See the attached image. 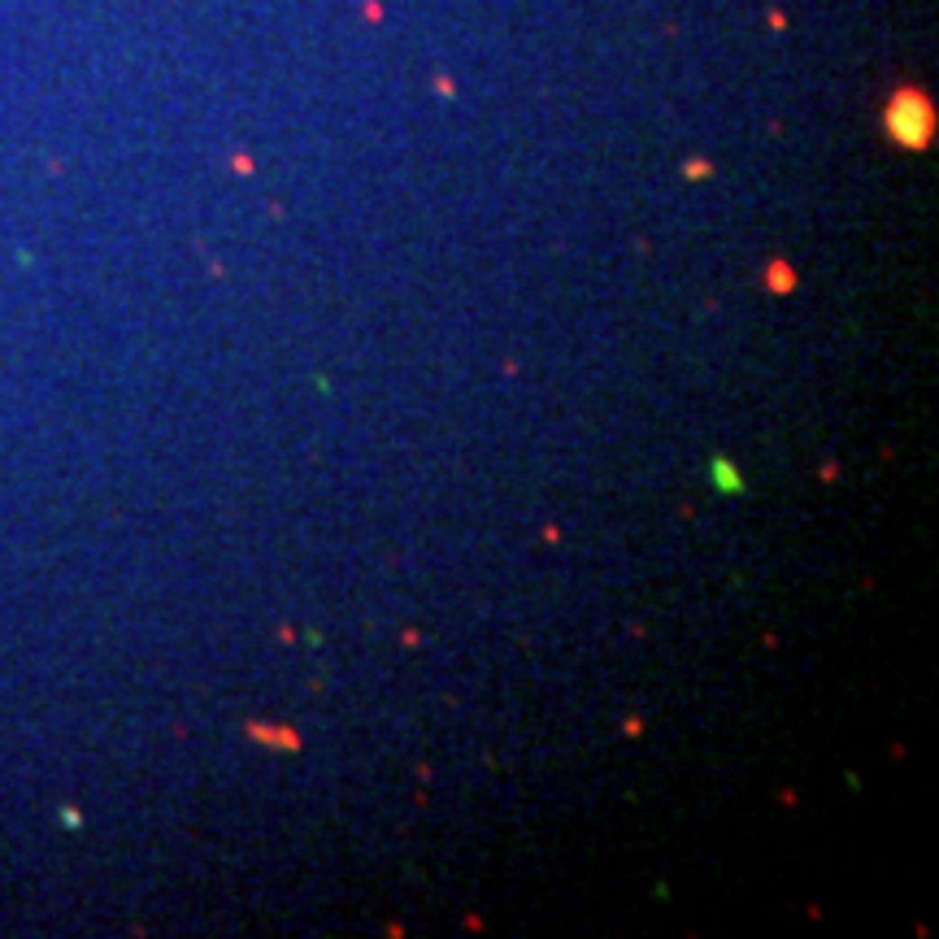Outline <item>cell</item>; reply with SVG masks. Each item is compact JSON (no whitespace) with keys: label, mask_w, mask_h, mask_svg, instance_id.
<instances>
[{"label":"cell","mask_w":939,"mask_h":939,"mask_svg":"<svg viewBox=\"0 0 939 939\" xmlns=\"http://www.w3.org/2000/svg\"><path fill=\"white\" fill-rule=\"evenodd\" d=\"M888 118H891V135H896L900 144L922 149V144L931 140V109H926V100H917L914 92H905V96L896 100Z\"/></svg>","instance_id":"obj_1"},{"label":"cell","mask_w":939,"mask_h":939,"mask_svg":"<svg viewBox=\"0 0 939 939\" xmlns=\"http://www.w3.org/2000/svg\"><path fill=\"white\" fill-rule=\"evenodd\" d=\"M248 735H252V740H261V743H278L283 752L300 748V735H296V731H278V726H261V722H252V726H248Z\"/></svg>","instance_id":"obj_2"},{"label":"cell","mask_w":939,"mask_h":939,"mask_svg":"<svg viewBox=\"0 0 939 939\" xmlns=\"http://www.w3.org/2000/svg\"><path fill=\"white\" fill-rule=\"evenodd\" d=\"M766 287L774 292V296H788L791 287H796V270H791L788 261L779 257V261H770V270H766Z\"/></svg>","instance_id":"obj_3"},{"label":"cell","mask_w":939,"mask_h":939,"mask_svg":"<svg viewBox=\"0 0 939 939\" xmlns=\"http://www.w3.org/2000/svg\"><path fill=\"white\" fill-rule=\"evenodd\" d=\"M714 479L722 483V488H731V492H740V479H731L726 474V461H714Z\"/></svg>","instance_id":"obj_4"}]
</instances>
